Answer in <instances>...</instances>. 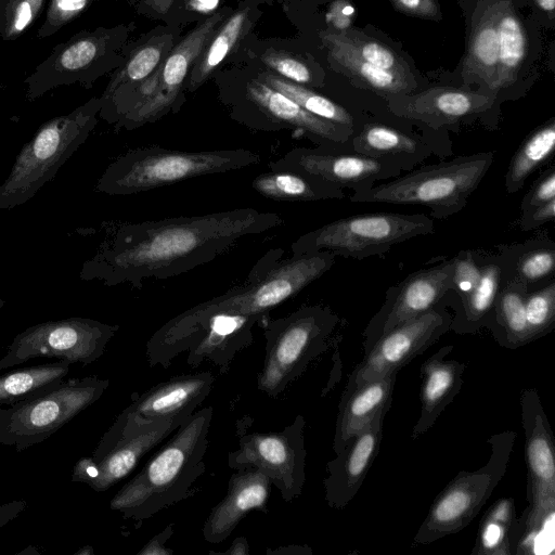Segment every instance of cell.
Instances as JSON below:
<instances>
[{
	"label": "cell",
	"mask_w": 555,
	"mask_h": 555,
	"mask_svg": "<svg viewBox=\"0 0 555 555\" xmlns=\"http://www.w3.org/2000/svg\"><path fill=\"white\" fill-rule=\"evenodd\" d=\"M284 224L271 211L237 208L191 217L104 223L106 235L79 278L106 286L141 288L207 264L240 241Z\"/></svg>",
	"instance_id": "1"
},
{
	"label": "cell",
	"mask_w": 555,
	"mask_h": 555,
	"mask_svg": "<svg viewBox=\"0 0 555 555\" xmlns=\"http://www.w3.org/2000/svg\"><path fill=\"white\" fill-rule=\"evenodd\" d=\"M214 409L195 411L113 496L109 507L142 522L188 499L205 473V454Z\"/></svg>",
	"instance_id": "2"
},
{
	"label": "cell",
	"mask_w": 555,
	"mask_h": 555,
	"mask_svg": "<svg viewBox=\"0 0 555 555\" xmlns=\"http://www.w3.org/2000/svg\"><path fill=\"white\" fill-rule=\"evenodd\" d=\"M335 260L336 256L327 250L284 258L282 248L270 249L254 264L244 283L181 312L164 325L182 326L215 313L264 320L272 309L327 272Z\"/></svg>",
	"instance_id": "3"
},
{
	"label": "cell",
	"mask_w": 555,
	"mask_h": 555,
	"mask_svg": "<svg viewBox=\"0 0 555 555\" xmlns=\"http://www.w3.org/2000/svg\"><path fill=\"white\" fill-rule=\"evenodd\" d=\"M259 162V154L244 149L178 151L142 146L115 158L94 190L114 196L132 195L202 176L240 170Z\"/></svg>",
	"instance_id": "4"
},
{
	"label": "cell",
	"mask_w": 555,
	"mask_h": 555,
	"mask_svg": "<svg viewBox=\"0 0 555 555\" xmlns=\"http://www.w3.org/2000/svg\"><path fill=\"white\" fill-rule=\"evenodd\" d=\"M495 152L459 156L450 162L428 165L388 182L353 191L351 203L422 205L434 219L460 212L480 184L494 159Z\"/></svg>",
	"instance_id": "5"
},
{
	"label": "cell",
	"mask_w": 555,
	"mask_h": 555,
	"mask_svg": "<svg viewBox=\"0 0 555 555\" xmlns=\"http://www.w3.org/2000/svg\"><path fill=\"white\" fill-rule=\"evenodd\" d=\"M101 106V98H92L70 113L51 118L39 127L22 147L0 184V211L25 204L54 179L94 129Z\"/></svg>",
	"instance_id": "6"
},
{
	"label": "cell",
	"mask_w": 555,
	"mask_h": 555,
	"mask_svg": "<svg viewBox=\"0 0 555 555\" xmlns=\"http://www.w3.org/2000/svg\"><path fill=\"white\" fill-rule=\"evenodd\" d=\"M338 315L322 305L301 306L264 324V361L257 388L278 398L330 347Z\"/></svg>",
	"instance_id": "7"
},
{
	"label": "cell",
	"mask_w": 555,
	"mask_h": 555,
	"mask_svg": "<svg viewBox=\"0 0 555 555\" xmlns=\"http://www.w3.org/2000/svg\"><path fill=\"white\" fill-rule=\"evenodd\" d=\"M435 233L433 218L424 214L378 212L350 216L299 236L291 245L293 256L327 250L336 257H382L395 245Z\"/></svg>",
	"instance_id": "8"
},
{
	"label": "cell",
	"mask_w": 555,
	"mask_h": 555,
	"mask_svg": "<svg viewBox=\"0 0 555 555\" xmlns=\"http://www.w3.org/2000/svg\"><path fill=\"white\" fill-rule=\"evenodd\" d=\"M260 321L259 317L215 313L182 326L162 325L147 340L145 356L151 366L168 369L185 352L189 366L209 361L225 374L235 356L253 344V330Z\"/></svg>",
	"instance_id": "9"
},
{
	"label": "cell",
	"mask_w": 555,
	"mask_h": 555,
	"mask_svg": "<svg viewBox=\"0 0 555 555\" xmlns=\"http://www.w3.org/2000/svg\"><path fill=\"white\" fill-rule=\"evenodd\" d=\"M516 440L515 431L488 438L491 452L487 463L472 472H460L437 495L413 538L415 545H428L467 527L504 477Z\"/></svg>",
	"instance_id": "10"
},
{
	"label": "cell",
	"mask_w": 555,
	"mask_h": 555,
	"mask_svg": "<svg viewBox=\"0 0 555 555\" xmlns=\"http://www.w3.org/2000/svg\"><path fill=\"white\" fill-rule=\"evenodd\" d=\"M108 386V379L94 375L70 378L38 398L0 405V444L22 452L43 442L96 402Z\"/></svg>",
	"instance_id": "11"
},
{
	"label": "cell",
	"mask_w": 555,
	"mask_h": 555,
	"mask_svg": "<svg viewBox=\"0 0 555 555\" xmlns=\"http://www.w3.org/2000/svg\"><path fill=\"white\" fill-rule=\"evenodd\" d=\"M184 421L142 422L124 410L102 436L91 456L79 459L72 481L106 491L129 476L143 457L170 437Z\"/></svg>",
	"instance_id": "12"
},
{
	"label": "cell",
	"mask_w": 555,
	"mask_h": 555,
	"mask_svg": "<svg viewBox=\"0 0 555 555\" xmlns=\"http://www.w3.org/2000/svg\"><path fill=\"white\" fill-rule=\"evenodd\" d=\"M248 418L245 416L237 422L238 448L229 453V467L260 470L276 487L282 499L292 502L301 494L306 480L304 416L299 414L282 430L270 433H248Z\"/></svg>",
	"instance_id": "13"
},
{
	"label": "cell",
	"mask_w": 555,
	"mask_h": 555,
	"mask_svg": "<svg viewBox=\"0 0 555 555\" xmlns=\"http://www.w3.org/2000/svg\"><path fill=\"white\" fill-rule=\"evenodd\" d=\"M118 330V325L80 317L33 325L13 338L0 359V373L39 357L89 365L104 354Z\"/></svg>",
	"instance_id": "14"
},
{
	"label": "cell",
	"mask_w": 555,
	"mask_h": 555,
	"mask_svg": "<svg viewBox=\"0 0 555 555\" xmlns=\"http://www.w3.org/2000/svg\"><path fill=\"white\" fill-rule=\"evenodd\" d=\"M520 420L525 433L527 465V502L525 529L520 533L537 535L555 512V446L547 415L538 391L524 389L520 395Z\"/></svg>",
	"instance_id": "15"
},
{
	"label": "cell",
	"mask_w": 555,
	"mask_h": 555,
	"mask_svg": "<svg viewBox=\"0 0 555 555\" xmlns=\"http://www.w3.org/2000/svg\"><path fill=\"white\" fill-rule=\"evenodd\" d=\"M115 44V33L103 28L79 31L56 44L24 79L27 101L33 102L63 86L78 83L91 88L108 67Z\"/></svg>",
	"instance_id": "16"
},
{
	"label": "cell",
	"mask_w": 555,
	"mask_h": 555,
	"mask_svg": "<svg viewBox=\"0 0 555 555\" xmlns=\"http://www.w3.org/2000/svg\"><path fill=\"white\" fill-rule=\"evenodd\" d=\"M444 299L382 335L352 371L345 390L399 372L450 331L453 314Z\"/></svg>",
	"instance_id": "17"
},
{
	"label": "cell",
	"mask_w": 555,
	"mask_h": 555,
	"mask_svg": "<svg viewBox=\"0 0 555 555\" xmlns=\"http://www.w3.org/2000/svg\"><path fill=\"white\" fill-rule=\"evenodd\" d=\"M245 100L253 111L244 114L241 121L255 130L288 129L318 146L337 150L348 145L354 132V128L312 115L260 79L247 83Z\"/></svg>",
	"instance_id": "18"
},
{
	"label": "cell",
	"mask_w": 555,
	"mask_h": 555,
	"mask_svg": "<svg viewBox=\"0 0 555 555\" xmlns=\"http://www.w3.org/2000/svg\"><path fill=\"white\" fill-rule=\"evenodd\" d=\"M271 170H292L315 176L340 189H367L377 181L401 175L397 164L357 152L327 147H294L268 163Z\"/></svg>",
	"instance_id": "19"
},
{
	"label": "cell",
	"mask_w": 555,
	"mask_h": 555,
	"mask_svg": "<svg viewBox=\"0 0 555 555\" xmlns=\"http://www.w3.org/2000/svg\"><path fill=\"white\" fill-rule=\"evenodd\" d=\"M453 260L411 273L387 289L385 301L364 330V354L385 333L437 306L452 291Z\"/></svg>",
	"instance_id": "20"
},
{
	"label": "cell",
	"mask_w": 555,
	"mask_h": 555,
	"mask_svg": "<svg viewBox=\"0 0 555 555\" xmlns=\"http://www.w3.org/2000/svg\"><path fill=\"white\" fill-rule=\"evenodd\" d=\"M387 100L392 114L435 129L482 118L495 103L494 94L489 92L446 87L430 88L416 94L391 95Z\"/></svg>",
	"instance_id": "21"
},
{
	"label": "cell",
	"mask_w": 555,
	"mask_h": 555,
	"mask_svg": "<svg viewBox=\"0 0 555 555\" xmlns=\"http://www.w3.org/2000/svg\"><path fill=\"white\" fill-rule=\"evenodd\" d=\"M386 414H379L366 428L351 437L326 464L323 485L330 507L341 509L358 493L378 454Z\"/></svg>",
	"instance_id": "22"
},
{
	"label": "cell",
	"mask_w": 555,
	"mask_h": 555,
	"mask_svg": "<svg viewBox=\"0 0 555 555\" xmlns=\"http://www.w3.org/2000/svg\"><path fill=\"white\" fill-rule=\"evenodd\" d=\"M215 376L209 371L184 374L160 382L142 393H132L126 413L142 422L185 421L212 390Z\"/></svg>",
	"instance_id": "23"
},
{
	"label": "cell",
	"mask_w": 555,
	"mask_h": 555,
	"mask_svg": "<svg viewBox=\"0 0 555 555\" xmlns=\"http://www.w3.org/2000/svg\"><path fill=\"white\" fill-rule=\"evenodd\" d=\"M271 486L268 476L256 468L233 473L224 498L211 508L206 518L202 529L204 539L210 543H220L251 511L266 513Z\"/></svg>",
	"instance_id": "24"
},
{
	"label": "cell",
	"mask_w": 555,
	"mask_h": 555,
	"mask_svg": "<svg viewBox=\"0 0 555 555\" xmlns=\"http://www.w3.org/2000/svg\"><path fill=\"white\" fill-rule=\"evenodd\" d=\"M452 350L453 346L441 347L421 366V413L412 429V440L426 434L461 391L466 364L448 360Z\"/></svg>",
	"instance_id": "25"
},
{
	"label": "cell",
	"mask_w": 555,
	"mask_h": 555,
	"mask_svg": "<svg viewBox=\"0 0 555 555\" xmlns=\"http://www.w3.org/2000/svg\"><path fill=\"white\" fill-rule=\"evenodd\" d=\"M398 372L345 390L335 424L333 450L339 452L346 442L366 428L379 414L387 413L392 401Z\"/></svg>",
	"instance_id": "26"
},
{
	"label": "cell",
	"mask_w": 555,
	"mask_h": 555,
	"mask_svg": "<svg viewBox=\"0 0 555 555\" xmlns=\"http://www.w3.org/2000/svg\"><path fill=\"white\" fill-rule=\"evenodd\" d=\"M348 144L353 152L392 162L402 170L425 160L433 150L424 141L384 124H365Z\"/></svg>",
	"instance_id": "27"
},
{
	"label": "cell",
	"mask_w": 555,
	"mask_h": 555,
	"mask_svg": "<svg viewBox=\"0 0 555 555\" xmlns=\"http://www.w3.org/2000/svg\"><path fill=\"white\" fill-rule=\"evenodd\" d=\"M502 284L500 255L481 250L479 280L468 295L453 305L454 313L450 330L464 335L475 334L480 328L488 327L494 300Z\"/></svg>",
	"instance_id": "28"
},
{
	"label": "cell",
	"mask_w": 555,
	"mask_h": 555,
	"mask_svg": "<svg viewBox=\"0 0 555 555\" xmlns=\"http://www.w3.org/2000/svg\"><path fill=\"white\" fill-rule=\"evenodd\" d=\"M502 261L503 283L516 281L529 288L537 283L554 280L555 243L548 237H535L520 244L498 248Z\"/></svg>",
	"instance_id": "29"
},
{
	"label": "cell",
	"mask_w": 555,
	"mask_h": 555,
	"mask_svg": "<svg viewBox=\"0 0 555 555\" xmlns=\"http://www.w3.org/2000/svg\"><path fill=\"white\" fill-rule=\"evenodd\" d=\"M251 188L261 196L286 202H315L345 197L340 189L315 176L292 170H271L251 181Z\"/></svg>",
	"instance_id": "30"
},
{
	"label": "cell",
	"mask_w": 555,
	"mask_h": 555,
	"mask_svg": "<svg viewBox=\"0 0 555 555\" xmlns=\"http://www.w3.org/2000/svg\"><path fill=\"white\" fill-rule=\"evenodd\" d=\"M528 292L516 281L504 282L498 292L487 328L502 347L516 349L530 343L525 307Z\"/></svg>",
	"instance_id": "31"
},
{
	"label": "cell",
	"mask_w": 555,
	"mask_h": 555,
	"mask_svg": "<svg viewBox=\"0 0 555 555\" xmlns=\"http://www.w3.org/2000/svg\"><path fill=\"white\" fill-rule=\"evenodd\" d=\"M499 62V46L494 1L475 20L469 40L464 75L494 91Z\"/></svg>",
	"instance_id": "32"
},
{
	"label": "cell",
	"mask_w": 555,
	"mask_h": 555,
	"mask_svg": "<svg viewBox=\"0 0 555 555\" xmlns=\"http://www.w3.org/2000/svg\"><path fill=\"white\" fill-rule=\"evenodd\" d=\"M69 365V363L59 360L8 373L1 372L0 405H13L52 391L67 376Z\"/></svg>",
	"instance_id": "33"
},
{
	"label": "cell",
	"mask_w": 555,
	"mask_h": 555,
	"mask_svg": "<svg viewBox=\"0 0 555 555\" xmlns=\"http://www.w3.org/2000/svg\"><path fill=\"white\" fill-rule=\"evenodd\" d=\"M499 46L498 72L494 92L511 86L526 54V36L511 3L494 1Z\"/></svg>",
	"instance_id": "34"
},
{
	"label": "cell",
	"mask_w": 555,
	"mask_h": 555,
	"mask_svg": "<svg viewBox=\"0 0 555 555\" xmlns=\"http://www.w3.org/2000/svg\"><path fill=\"white\" fill-rule=\"evenodd\" d=\"M519 533L513 498L495 501L480 520L472 555H512Z\"/></svg>",
	"instance_id": "35"
},
{
	"label": "cell",
	"mask_w": 555,
	"mask_h": 555,
	"mask_svg": "<svg viewBox=\"0 0 555 555\" xmlns=\"http://www.w3.org/2000/svg\"><path fill=\"white\" fill-rule=\"evenodd\" d=\"M325 47L328 50L330 59L339 70L364 88L374 90L386 98L409 94L414 89L411 75L379 68L334 46Z\"/></svg>",
	"instance_id": "36"
},
{
	"label": "cell",
	"mask_w": 555,
	"mask_h": 555,
	"mask_svg": "<svg viewBox=\"0 0 555 555\" xmlns=\"http://www.w3.org/2000/svg\"><path fill=\"white\" fill-rule=\"evenodd\" d=\"M555 150V119L552 118L532 131L512 157L506 175L505 189L514 194L524 188L529 176L546 163Z\"/></svg>",
	"instance_id": "37"
},
{
	"label": "cell",
	"mask_w": 555,
	"mask_h": 555,
	"mask_svg": "<svg viewBox=\"0 0 555 555\" xmlns=\"http://www.w3.org/2000/svg\"><path fill=\"white\" fill-rule=\"evenodd\" d=\"M247 18V10L237 11L215 31L194 63L188 83L190 91L196 90L230 53L242 37Z\"/></svg>",
	"instance_id": "38"
},
{
	"label": "cell",
	"mask_w": 555,
	"mask_h": 555,
	"mask_svg": "<svg viewBox=\"0 0 555 555\" xmlns=\"http://www.w3.org/2000/svg\"><path fill=\"white\" fill-rule=\"evenodd\" d=\"M320 37L324 46H334L348 51L358 59L379 68L411 75L405 64L385 44L357 30H325Z\"/></svg>",
	"instance_id": "39"
},
{
	"label": "cell",
	"mask_w": 555,
	"mask_h": 555,
	"mask_svg": "<svg viewBox=\"0 0 555 555\" xmlns=\"http://www.w3.org/2000/svg\"><path fill=\"white\" fill-rule=\"evenodd\" d=\"M260 80L282 92L312 115L354 128V119L351 114L328 98L275 74H262Z\"/></svg>",
	"instance_id": "40"
},
{
	"label": "cell",
	"mask_w": 555,
	"mask_h": 555,
	"mask_svg": "<svg viewBox=\"0 0 555 555\" xmlns=\"http://www.w3.org/2000/svg\"><path fill=\"white\" fill-rule=\"evenodd\" d=\"M162 53V47L156 44H147L135 51L112 78L101 101L105 102L144 80L159 64Z\"/></svg>",
	"instance_id": "41"
},
{
	"label": "cell",
	"mask_w": 555,
	"mask_h": 555,
	"mask_svg": "<svg viewBox=\"0 0 555 555\" xmlns=\"http://www.w3.org/2000/svg\"><path fill=\"white\" fill-rule=\"evenodd\" d=\"M525 307L530 341L550 333L555 324V280L528 292Z\"/></svg>",
	"instance_id": "42"
},
{
	"label": "cell",
	"mask_w": 555,
	"mask_h": 555,
	"mask_svg": "<svg viewBox=\"0 0 555 555\" xmlns=\"http://www.w3.org/2000/svg\"><path fill=\"white\" fill-rule=\"evenodd\" d=\"M47 0H0V37L12 41L38 18Z\"/></svg>",
	"instance_id": "43"
},
{
	"label": "cell",
	"mask_w": 555,
	"mask_h": 555,
	"mask_svg": "<svg viewBox=\"0 0 555 555\" xmlns=\"http://www.w3.org/2000/svg\"><path fill=\"white\" fill-rule=\"evenodd\" d=\"M93 0H49L43 23L37 31V38L53 36L65 25L86 11Z\"/></svg>",
	"instance_id": "44"
},
{
	"label": "cell",
	"mask_w": 555,
	"mask_h": 555,
	"mask_svg": "<svg viewBox=\"0 0 555 555\" xmlns=\"http://www.w3.org/2000/svg\"><path fill=\"white\" fill-rule=\"evenodd\" d=\"M453 260L452 291L456 300L468 295L480 276L481 250H462Z\"/></svg>",
	"instance_id": "45"
},
{
	"label": "cell",
	"mask_w": 555,
	"mask_h": 555,
	"mask_svg": "<svg viewBox=\"0 0 555 555\" xmlns=\"http://www.w3.org/2000/svg\"><path fill=\"white\" fill-rule=\"evenodd\" d=\"M262 62L279 73V76L296 83H310L312 80L309 68L300 61L283 53L268 52Z\"/></svg>",
	"instance_id": "46"
},
{
	"label": "cell",
	"mask_w": 555,
	"mask_h": 555,
	"mask_svg": "<svg viewBox=\"0 0 555 555\" xmlns=\"http://www.w3.org/2000/svg\"><path fill=\"white\" fill-rule=\"evenodd\" d=\"M555 198V168L552 166L531 186L520 203L521 212Z\"/></svg>",
	"instance_id": "47"
},
{
	"label": "cell",
	"mask_w": 555,
	"mask_h": 555,
	"mask_svg": "<svg viewBox=\"0 0 555 555\" xmlns=\"http://www.w3.org/2000/svg\"><path fill=\"white\" fill-rule=\"evenodd\" d=\"M555 219V198L550 202L522 211L519 219L521 231L534 230L546 222Z\"/></svg>",
	"instance_id": "48"
},
{
	"label": "cell",
	"mask_w": 555,
	"mask_h": 555,
	"mask_svg": "<svg viewBox=\"0 0 555 555\" xmlns=\"http://www.w3.org/2000/svg\"><path fill=\"white\" fill-rule=\"evenodd\" d=\"M397 10L421 18L439 20L441 12L436 0H390Z\"/></svg>",
	"instance_id": "49"
},
{
	"label": "cell",
	"mask_w": 555,
	"mask_h": 555,
	"mask_svg": "<svg viewBox=\"0 0 555 555\" xmlns=\"http://www.w3.org/2000/svg\"><path fill=\"white\" fill-rule=\"evenodd\" d=\"M173 525L166 526L159 533L151 538L138 552L139 555H172L173 551L166 546V542L173 534Z\"/></svg>",
	"instance_id": "50"
},
{
	"label": "cell",
	"mask_w": 555,
	"mask_h": 555,
	"mask_svg": "<svg viewBox=\"0 0 555 555\" xmlns=\"http://www.w3.org/2000/svg\"><path fill=\"white\" fill-rule=\"evenodd\" d=\"M354 9L348 1L338 0L332 4L327 16L336 29L345 30L351 24Z\"/></svg>",
	"instance_id": "51"
},
{
	"label": "cell",
	"mask_w": 555,
	"mask_h": 555,
	"mask_svg": "<svg viewBox=\"0 0 555 555\" xmlns=\"http://www.w3.org/2000/svg\"><path fill=\"white\" fill-rule=\"evenodd\" d=\"M27 507L24 500H15L0 505V528L15 519Z\"/></svg>",
	"instance_id": "52"
},
{
	"label": "cell",
	"mask_w": 555,
	"mask_h": 555,
	"mask_svg": "<svg viewBox=\"0 0 555 555\" xmlns=\"http://www.w3.org/2000/svg\"><path fill=\"white\" fill-rule=\"evenodd\" d=\"M267 555H311L312 550L308 545H287L279 546L276 548L267 547Z\"/></svg>",
	"instance_id": "53"
},
{
	"label": "cell",
	"mask_w": 555,
	"mask_h": 555,
	"mask_svg": "<svg viewBox=\"0 0 555 555\" xmlns=\"http://www.w3.org/2000/svg\"><path fill=\"white\" fill-rule=\"evenodd\" d=\"M209 554L247 555V554H249V545H248L247 539L245 537H238L233 540L229 550L223 551V552L210 551Z\"/></svg>",
	"instance_id": "54"
},
{
	"label": "cell",
	"mask_w": 555,
	"mask_h": 555,
	"mask_svg": "<svg viewBox=\"0 0 555 555\" xmlns=\"http://www.w3.org/2000/svg\"><path fill=\"white\" fill-rule=\"evenodd\" d=\"M220 0H190L189 7L201 13H208L215 10Z\"/></svg>",
	"instance_id": "55"
},
{
	"label": "cell",
	"mask_w": 555,
	"mask_h": 555,
	"mask_svg": "<svg viewBox=\"0 0 555 555\" xmlns=\"http://www.w3.org/2000/svg\"><path fill=\"white\" fill-rule=\"evenodd\" d=\"M535 3L545 12L553 13L555 0H535Z\"/></svg>",
	"instance_id": "56"
},
{
	"label": "cell",
	"mask_w": 555,
	"mask_h": 555,
	"mask_svg": "<svg viewBox=\"0 0 555 555\" xmlns=\"http://www.w3.org/2000/svg\"><path fill=\"white\" fill-rule=\"evenodd\" d=\"M93 554H94V551H93L92 546H90V545L83 546L82 548L75 552V555H93Z\"/></svg>",
	"instance_id": "57"
},
{
	"label": "cell",
	"mask_w": 555,
	"mask_h": 555,
	"mask_svg": "<svg viewBox=\"0 0 555 555\" xmlns=\"http://www.w3.org/2000/svg\"><path fill=\"white\" fill-rule=\"evenodd\" d=\"M5 305V301L3 299L0 298V310L2 309V307Z\"/></svg>",
	"instance_id": "58"
}]
</instances>
